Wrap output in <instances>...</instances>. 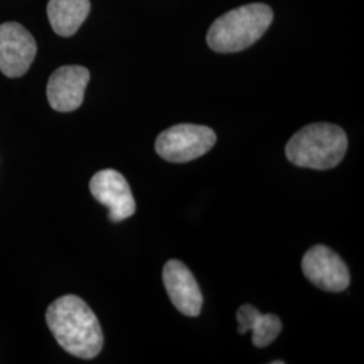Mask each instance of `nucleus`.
<instances>
[{
    "mask_svg": "<svg viewBox=\"0 0 364 364\" xmlns=\"http://www.w3.org/2000/svg\"><path fill=\"white\" fill-rule=\"evenodd\" d=\"M90 191L95 200L108 209L109 220L119 223L135 213L136 205L130 185L117 170L97 171L90 182Z\"/></svg>",
    "mask_w": 364,
    "mask_h": 364,
    "instance_id": "obj_6",
    "label": "nucleus"
},
{
    "mask_svg": "<svg viewBox=\"0 0 364 364\" xmlns=\"http://www.w3.org/2000/svg\"><path fill=\"white\" fill-rule=\"evenodd\" d=\"M162 278L171 304L185 316H198L203 294L191 270L180 260L171 259L165 264Z\"/></svg>",
    "mask_w": 364,
    "mask_h": 364,
    "instance_id": "obj_9",
    "label": "nucleus"
},
{
    "mask_svg": "<svg viewBox=\"0 0 364 364\" xmlns=\"http://www.w3.org/2000/svg\"><path fill=\"white\" fill-rule=\"evenodd\" d=\"M37 54V43L16 22L0 25V72L10 78L23 76Z\"/></svg>",
    "mask_w": 364,
    "mask_h": 364,
    "instance_id": "obj_5",
    "label": "nucleus"
},
{
    "mask_svg": "<svg viewBox=\"0 0 364 364\" xmlns=\"http://www.w3.org/2000/svg\"><path fill=\"white\" fill-rule=\"evenodd\" d=\"M215 144L216 134L207 126L177 124L158 135L156 150L168 162L183 164L207 154Z\"/></svg>",
    "mask_w": 364,
    "mask_h": 364,
    "instance_id": "obj_4",
    "label": "nucleus"
},
{
    "mask_svg": "<svg viewBox=\"0 0 364 364\" xmlns=\"http://www.w3.org/2000/svg\"><path fill=\"white\" fill-rule=\"evenodd\" d=\"M347 147L348 139L341 127L329 123H313L290 138L287 156L299 168L332 169L341 162Z\"/></svg>",
    "mask_w": 364,
    "mask_h": 364,
    "instance_id": "obj_3",
    "label": "nucleus"
},
{
    "mask_svg": "<svg viewBox=\"0 0 364 364\" xmlns=\"http://www.w3.org/2000/svg\"><path fill=\"white\" fill-rule=\"evenodd\" d=\"M304 275L314 287L326 291H343L350 285V272L344 260L331 248L318 245L309 248L302 258Z\"/></svg>",
    "mask_w": 364,
    "mask_h": 364,
    "instance_id": "obj_7",
    "label": "nucleus"
},
{
    "mask_svg": "<svg viewBox=\"0 0 364 364\" xmlns=\"http://www.w3.org/2000/svg\"><path fill=\"white\" fill-rule=\"evenodd\" d=\"M91 11L90 0H49L48 18L54 33L72 37Z\"/></svg>",
    "mask_w": 364,
    "mask_h": 364,
    "instance_id": "obj_11",
    "label": "nucleus"
},
{
    "mask_svg": "<svg viewBox=\"0 0 364 364\" xmlns=\"http://www.w3.org/2000/svg\"><path fill=\"white\" fill-rule=\"evenodd\" d=\"M236 318L239 323L237 332L246 333L252 331V343L258 348L270 346L282 331V323L278 316L272 313L262 314L252 305H242L237 309Z\"/></svg>",
    "mask_w": 364,
    "mask_h": 364,
    "instance_id": "obj_10",
    "label": "nucleus"
},
{
    "mask_svg": "<svg viewBox=\"0 0 364 364\" xmlns=\"http://www.w3.org/2000/svg\"><path fill=\"white\" fill-rule=\"evenodd\" d=\"M90 78V70L84 66L58 68L49 78L46 88L48 100L53 109L58 112L76 111L84 102V93Z\"/></svg>",
    "mask_w": 364,
    "mask_h": 364,
    "instance_id": "obj_8",
    "label": "nucleus"
},
{
    "mask_svg": "<svg viewBox=\"0 0 364 364\" xmlns=\"http://www.w3.org/2000/svg\"><path fill=\"white\" fill-rule=\"evenodd\" d=\"M273 18V10L263 3H251L231 10L209 27V48L218 53L245 50L266 33Z\"/></svg>",
    "mask_w": 364,
    "mask_h": 364,
    "instance_id": "obj_2",
    "label": "nucleus"
},
{
    "mask_svg": "<svg viewBox=\"0 0 364 364\" xmlns=\"http://www.w3.org/2000/svg\"><path fill=\"white\" fill-rule=\"evenodd\" d=\"M46 324L57 343L80 359H93L103 348L100 323L87 302L77 296L68 294L52 302L46 311Z\"/></svg>",
    "mask_w": 364,
    "mask_h": 364,
    "instance_id": "obj_1",
    "label": "nucleus"
}]
</instances>
